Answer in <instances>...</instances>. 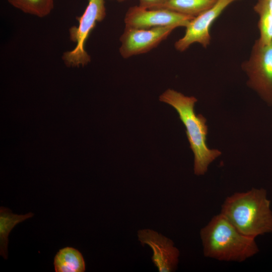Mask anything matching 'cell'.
<instances>
[{
	"instance_id": "obj_1",
	"label": "cell",
	"mask_w": 272,
	"mask_h": 272,
	"mask_svg": "<svg viewBox=\"0 0 272 272\" xmlns=\"http://www.w3.org/2000/svg\"><path fill=\"white\" fill-rule=\"evenodd\" d=\"M266 189L253 188L227 197L222 214L242 234L255 238L272 232V211Z\"/></svg>"
},
{
	"instance_id": "obj_2",
	"label": "cell",
	"mask_w": 272,
	"mask_h": 272,
	"mask_svg": "<svg viewBox=\"0 0 272 272\" xmlns=\"http://www.w3.org/2000/svg\"><path fill=\"white\" fill-rule=\"evenodd\" d=\"M200 236L207 257L242 262L259 251L255 238L242 234L221 213L200 230Z\"/></svg>"
},
{
	"instance_id": "obj_3",
	"label": "cell",
	"mask_w": 272,
	"mask_h": 272,
	"mask_svg": "<svg viewBox=\"0 0 272 272\" xmlns=\"http://www.w3.org/2000/svg\"><path fill=\"white\" fill-rule=\"evenodd\" d=\"M159 100L170 105L176 110L186 128L190 147L194 155V173L197 175L205 174L209 165L221 152L207 146L206 119L201 114L196 115L194 110L196 98L168 89L160 96Z\"/></svg>"
},
{
	"instance_id": "obj_4",
	"label": "cell",
	"mask_w": 272,
	"mask_h": 272,
	"mask_svg": "<svg viewBox=\"0 0 272 272\" xmlns=\"http://www.w3.org/2000/svg\"><path fill=\"white\" fill-rule=\"evenodd\" d=\"M106 14L104 0H89L84 12L77 18L78 26L69 30L70 39L76 43V46L63 54L62 59L66 65L83 66L90 62L91 57L85 48V43L97 23L103 20Z\"/></svg>"
},
{
	"instance_id": "obj_5",
	"label": "cell",
	"mask_w": 272,
	"mask_h": 272,
	"mask_svg": "<svg viewBox=\"0 0 272 272\" xmlns=\"http://www.w3.org/2000/svg\"><path fill=\"white\" fill-rule=\"evenodd\" d=\"M242 68L248 77V86L268 105L272 106V44L256 40Z\"/></svg>"
},
{
	"instance_id": "obj_6",
	"label": "cell",
	"mask_w": 272,
	"mask_h": 272,
	"mask_svg": "<svg viewBox=\"0 0 272 272\" xmlns=\"http://www.w3.org/2000/svg\"><path fill=\"white\" fill-rule=\"evenodd\" d=\"M177 25L149 29H136L125 27L119 40V52L124 58L149 52L166 39Z\"/></svg>"
},
{
	"instance_id": "obj_7",
	"label": "cell",
	"mask_w": 272,
	"mask_h": 272,
	"mask_svg": "<svg viewBox=\"0 0 272 272\" xmlns=\"http://www.w3.org/2000/svg\"><path fill=\"white\" fill-rule=\"evenodd\" d=\"M237 1L218 0L209 9L191 19L185 27L184 36L175 43L176 49L184 51L194 43L208 47L211 39L210 31L212 24L228 6Z\"/></svg>"
},
{
	"instance_id": "obj_8",
	"label": "cell",
	"mask_w": 272,
	"mask_h": 272,
	"mask_svg": "<svg viewBox=\"0 0 272 272\" xmlns=\"http://www.w3.org/2000/svg\"><path fill=\"white\" fill-rule=\"evenodd\" d=\"M194 17L183 15L167 9H149L134 6L125 14V27L149 29L170 25L186 27Z\"/></svg>"
},
{
	"instance_id": "obj_9",
	"label": "cell",
	"mask_w": 272,
	"mask_h": 272,
	"mask_svg": "<svg viewBox=\"0 0 272 272\" xmlns=\"http://www.w3.org/2000/svg\"><path fill=\"white\" fill-rule=\"evenodd\" d=\"M138 237L142 246L147 244L152 248V260L159 271L171 272L177 269L180 252L171 239L150 229L139 230Z\"/></svg>"
},
{
	"instance_id": "obj_10",
	"label": "cell",
	"mask_w": 272,
	"mask_h": 272,
	"mask_svg": "<svg viewBox=\"0 0 272 272\" xmlns=\"http://www.w3.org/2000/svg\"><path fill=\"white\" fill-rule=\"evenodd\" d=\"M53 265L55 272H84L86 269L82 253L72 247L59 249L54 256Z\"/></svg>"
},
{
	"instance_id": "obj_11",
	"label": "cell",
	"mask_w": 272,
	"mask_h": 272,
	"mask_svg": "<svg viewBox=\"0 0 272 272\" xmlns=\"http://www.w3.org/2000/svg\"><path fill=\"white\" fill-rule=\"evenodd\" d=\"M34 214L28 213L25 215L13 213L6 207L0 208V255L5 259L8 258L9 235L18 224L32 217Z\"/></svg>"
},
{
	"instance_id": "obj_12",
	"label": "cell",
	"mask_w": 272,
	"mask_h": 272,
	"mask_svg": "<svg viewBox=\"0 0 272 272\" xmlns=\"http://www.w3.org/2000/svg\"><path fill=\"white\" fill-rule=\"evenodd\" d=\"M218 0H169L162 9L196 17L213 6Z\"/></svg>"
},
{
	"instance_id": "obj_13",
	"label": "cell",
	"mask_w": 272,
	"mask_h": 272,
	"mask_svg": "<svg viewBox=\"0 0 272 272\" xmlns=\"http://www.w3.org/2000/svg\"><path fill=\"white\" fill-rule=\"evenodd\" d=\"M8 2L23 12L40 18L49 15L54 7V0H8Z\"/></svg>"
},
{
	"instance_id": "obj_14",
	"label": "cell",
	"mask_w": 272,
	"mask_h": 272,
	"mask_svg": "<svg viewBox=\"0 0 272 272\" xmlns=\"http://www.w3.org/2000/svg\"><path fill=\"white\" fill-rule=\"evenodd\" d=\"M253 9L259 18L258 28L260 36L258 40L263 44H272V16L264 0H258Z\"/></svg>"
},
{
	"instance_id": "obj_15",
	"label": "cell",
	"mask_w": 272,
	"mask_h": 272,
	"mask_svg": "<svg viewBox=\"0 0 272 272\" xmlns=\"http://www.w3.org/2000/svg\"><path fill=\"white\" fill-rule=\"evenodd\" d=\"M169 0H139V6L149 9H162Z\"/></svg>"
},
{
	"instance_id": "obj_16",
	"label": "cell",
	"mask_w": 272,
	"mask_h": 272,
	"mask_svg": "<svg viewBox=\"0 0 272 272\" xmlns=\"http://www.w3.org/2000/svg\"><path fill=\"white\" fill-rule=\"evenodd\" d=\"M268 10L272 16V0H264Z\"/></svg>"
},
{
	"instance_id": "obj_17",
	"label": "cell",
	"mask_w": 272,
	"mask_h": 272,
	"mask_svg": "<svg viewBox=\"0 0 272 272\" xmlns=\"http://www.w3.org/2000/svg\"><path fill=\"white\" fill-rule=\"evenodd\" d=\"M114 1H116L119 2H123V1H126V0H114Z\"/></svg>"
}]
</instances>
